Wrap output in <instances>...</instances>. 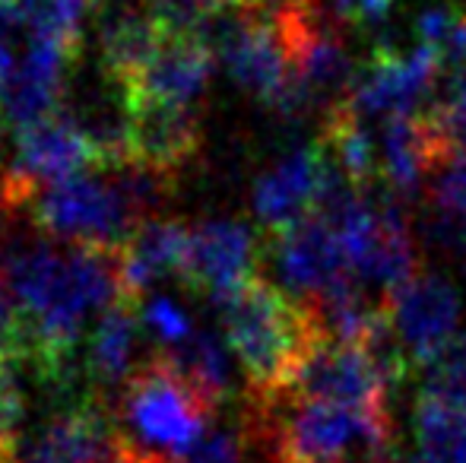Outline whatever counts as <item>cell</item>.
<instances>
[{
    "label": "cell",
    "mask_w": 466,
    "mask_h": 463,
    "mask_svg": "<svg viewBox=\"0 0 466 463\" xmlns=\"http://www.w3.org/2000/svg\"><path fill=\"white\" fill-rule=\"evenodd\" d=\"M190 247V229L175 219H149L121 247V277L130 302L140 298L159 277L185 270Z\"/></svg>",
    "instance_id": "cell-17"
},
{
    "label": "cell",
    "mask_w": 466,
    "mask_h": 463,
    "mask_svg": "<svg viewBox=\"0 0 466 463\" xmlns=\"http://www.w3.org/2000/svg\"><path fill=\"white\" fill-rule=\"evenodd\" d=\"M419 45H429L441 67H466V13L454 6H429L416 19Z\"/></svg>",
    "instance_id": "cell-23"
},
{
    "label": "cell",
    "mask_w": 466,
    "mask_h": 463,
    "mask_svg": "<svg viewBox=\"0 0 466 463\" xmlns=\"http://www.w3.org/2000/svg\"><path fill=\"white\" fill-rule=\"evenodd\" d=\"M422 394L466 407V334L457 337L431 365H425Z\"/></svg>",
    "instance_id": "cell-24"
},
{
    "label": "cell",
    "mask_w": 466,
    "mask_h": 463,
    "mask_svg": "<svg viewBox=\"0 0 466 463\" xmlns=\"http://www.w3.org/2000/svg\"><path fill=\"white\" fill-rule=\"evenodd\" d=\"M137 302H115L111 308L102 311L93 343H89V375L105 388H115L130 377V358H134V343H137V317H134Z\"/></svg>",
    "instance_id": "cell-20"
},
{
    "label": "cell",
    "mask_w": 466,
    "mask_h": 463,
    "mask_svg": "<svg viewBox=\"0 0 466 463\" xmlns=\"http://www.w3.org/2000/svg\"><path fill=\"white\" fill-rule=\"evenodd\" d=\"M13 362H0V445L16 441V422L23 419V390L10 368Z\"/></svg>",
    "instance_id": "cell-30"
},
{
    "label": "cell",
    "mask_w": 466,
    "mask_h": 463,
    "mask_svg": "<svg viewBox=\"0 0 466 463\" xmlns=\"http://www.w3.org/2000/svg\"><path fill=\"white\" fill-rule=\"evenodd\" d=\"M149 16L159 23L162 32L168 35H194L200 38L203 23L213 13L216 0H143Z\"/></svg>",
    "instance_id": "cell-25"
},
{
    "label": "cell",
    "mask_w": 466,
    "mask_h": 463,
    "mask_svg": "<svg viewBox=\"0 0 466 463\" xmlns=\"http://www.w3.org/2000/svg\"><path fill=\"white\" fill-rule=\"evenodd\" d=\"M10 181H13V166H6L4 149H0V210H10Z\"/></svg>",
    "instance_id": "cell-32"
},
{
    "label": "cell",
    "mask_w": 466,
    "mask_h": 463,
    "mask_svg": "<svg viewBox=\"0 0 466 463\" xmlns=\"http://www.w3.org/2000/svg\"><path fill=\"white\" fill-rule=\"evenodd\" d=\"M216 4H238V6H267L273 0H216Z\"/></svg>",
    "instance_id": "cell-33"
},
{
    "label": "cell",
    "mask_w": 466,
    "mask_h": 463,
    "mask_svg": "<svg viewBox=\"0 0 466 463\" xmlns=\"http://www.w3.org/2000/svg\"><path fill=\"white\" fill-rule=\"evenodd\" d=\"M387 388L390 381L362 347L324 337L282 397L346 403V407L387 413Z\"/></svg>",
    "instance_id": "cell-7"
},
{
    "label": "cell",
    "mask_w": 466,
    "mask_h": 463,
    "mask_svg": "<svg viewBox=\"0 0 466 463\" xmlns=\"http://www.w3.org/2000/svg\"><path fill=\"white\" fill-rule=\"evenodd\" d=\"M333 13L343 23L359 25V29H374L380 25L393 10V0H330Z\"/></svg>",
    "instance_id": "cell-31"
},
{
    "label": "cell",
    "mask_w": 466,
    "mask_h": 463,
    "mask_svg": "<svg viewBox=\"0 0 466 463\" xmlns=\"http://www.w3.org/2000/svg\"><path fill=\"white\" fill-rule=\"evenodd\" d=\"M429 241L454 260H466V219L461 216H441V213H429L425 223Z\"/></svg>",
    "instance_id": "cell-29"
},
{
    "label": "cell",
    "mask_w": 466,
    "mask_h": 463,
    "mask_svg": "<svg viewBox=\"0 0 466 463\" xmlns=\"http://www.w3.org/2000/svg\"><path fill=\"white\" fill-rule=\"evenodd\" d=\"M228 343H222L216 334L200 330V334H190L185 343L172 347L166 352L172 358V365L200 390L207 400H213L216 407L222 403V397L232 388V365H228Z\"/></svg>",
    "instance_id": "cell-21"
},
{
    "label": "cell",
    "mask_w": 466,
    "mask_h": 463,
    "mask_svg": "<svg viewBox=\"0 0 466 463\" xmlns=\"http://www.w3.org/2000/svg\"><path fill=\"white\" fill-rule=\"evenodd\" d=\"M178 463H241V435L226 426H209Z\"/></svg>",
    "instance_id": "cell-26"
},
{
    "label": "cell",
    "mask_w": 466,
    "mask_h": 463,
    "mask_svg": "<svg viewBox=\"0 0 466 463\" xmlns=\"http://www.w3.org/2000/svg\"><path fill=\"white\" fill-rule=\"evenodd\" d=\"M425 200L429 213L466 219V153L454 149L451 143H441L435 162L425 178Z\"/></svg>",
    "instance_id": "cell-22"
},
{
    "label": "cell",
    "mask_w": 466,
    "mask_h": 463,
    "mask_svg": "<svg viewBox=\"0 0 466 463\" xmlns=\"http://www.w3.org/2000/svg\"><path fill=\"white\" fill-rule=\"evenodd\" d=\"M387 315L412 368L431 365L461 337V296L438 273H419L393 289L387 296Z\"/></svg>",
    "instance_id": "cell-6"
},
{
    "label": "cell",
    "mask_w": 466,
    "mask_h": 463,
    "mask_svg": "<svg viewBox=\"0 0 466 463\" xmlns=\"http://www.w3.org/2000/svg\"><path fill=\"white\" fill-rule=\"evenodd\" d=\"M181 279L213 302L226 305L254 279V235L235 219H209L190 229Z\"/></svg>",
    "instance_id": "cell-11"
},
{
    "label": "cell",
    "mask_w": 466,
    "mask_h": 463,
    "mask_svg": "<svg viewBox=\"0 0 466 463\" xmlns=\"http://www.w3.org/2000/svg\"><path fill=\"white\" fill-rule=\"evenodd\" d=\"M130 115V140L127 162H143L159 172H178L187 166L200 143L197 117L190 108L166 106L153 99H124Z\"/></svg>",
    "instance_id": "cell-14"
},
{
    "label": "cell",
    "mask_w": 466,
    "mask_h": 463,
    "mask_svg": "<svg viewBox=\"0 0 466 463\" xmlns=\"http://www.w3.org/2000/svg\"><path fill=\"white\" fill-rule=\"evenodd\" d=\"M209 74H213V48L203 38L166 32L159 51L149 57L147 67L127 86H117V93L124 99H153L190 108L197 96L207 89Z\"/></svg>",
    "instance_id": "cell-13"
},
{
    "label": "cell",
    "mask_w": 466,
    "mask_h": 463,
    "mask_svg": "<svg viewBox=\"0 0 466 463\" xmlns=\"http://www.w3.org/2000/svg\"><path fill=\"white\" fill-rule=\"evenodd\" d=\"M412 432L419 445L412 463H466V407L419 394Z\"/></svg>",
    "instance_id": "cell-19"
},
{
    "label": "cell",
    "mask_w": 466,
    "mask_h": 463,
    "mask_svg": "<svg viewBox=\"0 0 466 463\" xmlns=\"http://www.w3.org/2000/svg\"><path fill=\"white\" fill-rule=\"evenodd\" d=\"M356 441L371 458L390 448V413L327 400H295L277 438L279 463H337Z\"/></svg>",
    "instance_id": "cell-4"
},
{
    "label": "cell",
    "mask_w": 466,
    "mask_h": 463,
    "mask_svg": "<svg viewBox=\"0 0 466 463\" xmlns=\"http://www.w3.org/2000/svg\"><path fill=\"white\" fill-rule=\"evenodd\" d=\"M226 343L260 397H282L305 358L324 340L314 311L279 286L254 277L226 305Z\"/></svg>",
    "instance_id": "cell-1"
},
{
    "label": "cell",
    "mask_w": 466,
    "mask_h": 463,
    "mask_svg": "<svg viewBox=\"0 0 466 463\" xmlns=\"http://www.w3.org/2000/svg\"><path fill=\"white\" fill-rule=\"evenodd\" d=\"M273 260L279 279L295 296H330L339 286L359 279L352 273L339 235L324 216H311L292 229L273 235ZM362 283V279H359Z\"/></svg>",
    "instance_id": "cell-10"
},
{
    "label": "cell",
    "mask_w": 466,
    "mask_h": 463,
    "mask_svg": "<svg viewBox=\"0 0 466 463\" xmlns=\"http://www.w3.org/2000/svg\"><path fill=\"white\" fill-rule=\"evenodd\" d=\"M441 70V57L429 45H416L410 51L378 48L369 67L356 76L350 106L362 117L374 115L384 121L397 115H416L425 96L435 89Z\"/></svg>",
    "instance_id": "cell-8"
},
{
    "label": "cell",
    "mask_w": 466,
    "mask_h": 463,
    "mask_svg": "<svg viewBox=\"0 0 466 463\" xmlns=\"http://www.w3.org/2000/svg\"><path fill=\"white\" fill-rule=\"evenodd\" d=\"M213 413L216 403L175 368L166 352L137 365L121 384V416L127 426L140 435L143 445L175 458L190 451V445L209 428Z\"/></svg>",
    "instance_id": "cell-2"
},
{
    "label": "cell",
    "mask_w": 466,
    "mask_h": 463,
    "mask_svg": "<svg viewBox=\"0 0 466 463\" xmlns=\"http://www.w3.org/2000/svg\"><path fill=\"white\" fill-rule=\"evenodd\" d=\"M324 194V153L320 146L292 149L254 185V213L270 235H279L318 216Z\"/></svg>",
    "instance_id": "cell-12"
},
{
    "label": "cell",
    "mask_w": 466,
    "mask_h": 463,
    "mask_svg": "<svg viewBox=\"0 0 466 463\" xmlns=\"http://www.w3.org/2000/svg\"><path fill=\"white\" fill-rule=\"evenodd\" d=\"M29 206L38 229L67 245L124 247L143 226L140 210L127 197L115 172L105 178L86 172L45 185L35 191Z\"/></svg>",
    "instance_id": "cell-3"
},
{
    "label": "cell",
    "mask_w": 466,
    "mask_h": 463,
    "mask_svg": "<svg viewBox=\"0 0 466 463\" xmlns=\"http://www.w3.org/2000/svg\"><path fill=\"white\" fill-rule=\"evenodd\" d=\"M74 55L76 51L67 45L32 35L29 51L13 74L10 93H6L4 121H10L13 127H23L38 117L61 112L57 106H61L64 74H67V64L74 61Z\"/></svg>",
    "instance_id": "cell-15"
},
{
    "label": "cell",
    "mask_w": 466,
    "mask_h": 463,
    "mask_svg": "<svg viewBox=\"0 0 466 463\" xmlns=\"http://www.w3.org/2000/svg\"><path fill=\"white\" fill-rule=\"evenodd\" d=\"M143 321H147L149 327L156 330V337H159L162 343H168V347H178V343H185L187 337L194 334L187 315L175 302H168V298H153V302L147 305V311H143Z\"/></svg>",
    "instance_id": "cell-28"
},
{
    "label": "cell",
    "mask_w": 466,
    "mask_h": 463,
    "mask_svg": "<svg viewBox=\"0 0 466 463\" xmlns=\"http://www.w3.org/2000/svg\"><path fill=\"white\" fill-rule=\"evenodd\" d=\"M16 454L19 463H162L159 454L137 445L98 403L55 416Z\"/></svg>",
    "instance_id": "cell-5"
},
{
    "label": "cell",
    "mask_w": 466,
    "mask_h": 463,
    "mask_svg": "<svg viewBox=\"0 0 466 463\" xmlns=\"http://www.w3.org/2000/svg\"><path fill=\"white\" fill-rule=\"evenodd\" d=\"M166 32L159 29L149 10L121 6L111 10L102 23V61L115 86H127L159 51Z\"/></svg>",
    "instance_id": "cell-18"
},
{
    "label": "cell",
    "mask_w": 466,
    "mask_h": 463,
    "mask_svg": "<svg viewBox=\"0 0 466 463\" xmlns=\"http://www.w3.org/2000/svg\"><path fill=\"white\" fill-rule=\"evenodd\" d=\"M16 358H29V327L19 305L0 283V362H16Z\"/></svg>",
    "instance_id": "cell-27"
},
{
    "label": "cell",
    "mask_w": 466,
    "mask_h": 463,
    "mask_svg": "<svg viewBox=\"0 0 466 463\" xmlns=\"http://www.w3.org/2000/svg\"><path fill=\"white\" fill-rule=\"evenodd\" d=\"M380 181L393 197H416L425 187L429 168L441 149V134L429 115H397L380 127Z\"/></svg>",
    "instance_id": "cell-16"
},
{
    "label": "cell",
    "mask_w": 466,
    "mask_h": 463,
    "mask_svg": "<svg viewBox=\"0 0 466 463\" xmlns=\"http://www.w3.org/2000/svg\"><path fill=\"white\" fill-rule=\"evenodd\" d=\"M10 166L16 178L38 191L55 181L86 175L89 168H102V153L76 117L55 112L16 127V159Z\"/></svg>",
    "instance_id": "cell-9"
}]
</instances>
